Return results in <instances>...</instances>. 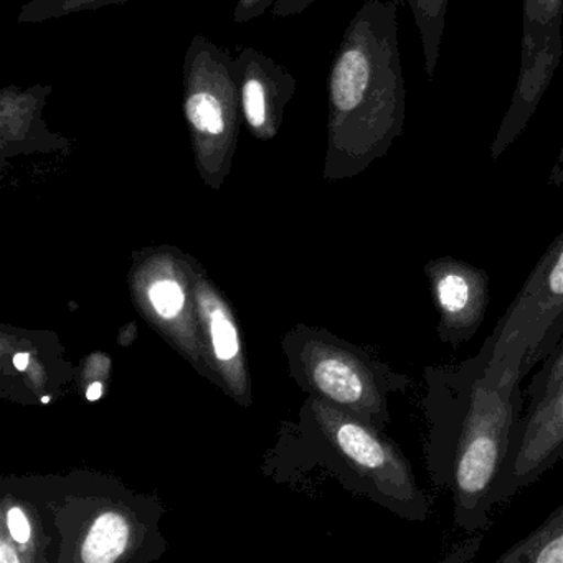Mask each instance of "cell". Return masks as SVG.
Returning <instances> with one entry per match:
<instances>
[{"instance_id":"cell-10","label":"cell","mask_w":563,"mask_h":563,"mask_svg":"<svg viewBox=\"0 0 563 563\" xmlns=\"http://www.w3.org/2000/svg\"><path fill=\"white\" fill-rule=\"evenodd\" d=\"M499 563H563V504L497 559Z\"/></svg>"},{"instance_id":"cell-15","label":"cell","mask_w":563,"mask_h":563,"mask_svg":"<svg viewBox=\"0 0 563 563\" xmlns=\"http://www.w3.org/2000/svg\"><path fill=\"white\" fill-rule=\"evenodd\" d=\"M209 328L217 357L220 361L235 358L240 351L239 334L229 316L222 309H213L209 312Z\"/></svg>"},{"instance_id":"cell-16","label":"cell","mask_w":563,"mask_h":563,"mask_svg":"<svg viewBox=\"0 0 563 563\" xmlns=\"http://www.w3.org/2000/svg\"><path fill=\"white\" fill-rule=\"evenodd\" d=\"M150 298L157 314L167 319L176 318L184 306L183 289L173 279L154 283L150 289Z\"/></svg>"},{"instance_id":"cell-19","label":"cell","mask_w":563,"mask_h":563,"mask_svg":"<svg viewBox=\"0 0 563 563\" xmlns=\"http://www.w3.org/2000/svg\"><path fill=\"white\" fill-rule=\"evenodd\" d=\"M8 523L14 540H18L19 543L29 542V539H31V526H29L27 517L24 516L21 509L14 507V509L9 510Z\"/></svg>"},{"instance_id":"cell-24","label":"cell","mask_w":563,"mask_h":563,"mask_svg":"<svg viewBox=\"0 0 563 563\" xmlns=\"http://www.w3.org/2000/svg\"><path fill=\"white\" fill-rule=\"evenodd\" d=\"M407 2H408V0H407Z\"/></svg>"},{"instance_id":"cell-14","label":"cell","mask_w":563,"mask_h":563,"mask_svg":"<svg viewBox=\"0 0 563 563\" xmlns=\"http://www.w3.org/2000/svg\"><path fill=\"white\" fill-rule=\"evenodd\" d=\"M542 362V367L533 375L527 388V405L539 404L563 388V339Z\"/></svg>"},{"instance_id":"cell-17","label":"cell","mask_w":563,"mask_h":563,"mask_svg":"<svg viewBox=\"0 0 563 563\" xmlns=\"http://www.w3.org/2000/svg\"><path fill=\"white\" fill-rule=\"evenodd\" d=\"M276 0H236L233 8V22L239 25L250 24L273 9Z\"/></svg>"},{"instance_id":"cell-21","label":"cell","mask_w":563,"mask_h":563,"mask_svg":"<svg viewBox=\"0 0 563 563\" xmlns=\"http://www.w3.org/2000/svg\"><path fill=\"white\" fill-rule=\"evenodd\" d=\"M101 395H103V385H101L100 382H95V384H91L90 387H88V391H87L88 400H90V401L100 400Z\"/></svg>"},{"instance_id":"cell-5","label":"cell","mask_w":563,"mask_h":563,"mask_svg":"<svg viewBox=\"0 0 563 563\" xmlns=\"http://www.w3.org/2000/svg\"><path fill=\"white\" fill-rule=\"evenodd\" d=\"M496 344L526 347L523 374L563 339V232L550 243L493 331Z\"/></svg>"},{"instance_id":"cell-23","label":"cell","mask_w":563,"mask_h":563,"mask_svg":"<svg viewBox=\"0 0 563 563\" xmlns=\"http://www.w3.org/2000/svg\"><path fill=\"white\" fill-rule=\"evenodd\" d=\"M42 401H44V404H48V401H51V397H44L42 398Z\"/></svg>"},{"instance_id":"cell-13","label":"cell","mask_w":563,"mask_h":563,"mask_svg":"<svg viewBox=\"0 0 563 563\" xmlns=\"http://www.w3.org/2000/svg\"><path fill=\"white\" fill-rule=\"evenodd\" d=\"M133 0H29L18 15L19 25L44 24L84 12L100 11L111 5H124Z\"/></svg>"},{"instance_id":"cell-12","label":"cell","mask_w":563,"mask_h":563,"mask_svg":"<svg viewBox=\"0 0 563 563\" xmlns=\"http://www.w3.org/2000/svg\"><path fill=\"white\" fill-rule=\"evenodd\" d=\"M423 45L424 70L433 78L443 42L448 0H408Z\"/></svg>"},{"instance_id":"cell-6","label":"cell","mask_w":563,"mask_h":563,"mask_svg":"<svg viewBox=\"0 0 563 563\" xmlns=\"http://www.w3.org/2000/svg\"><path fill=\"white\" fill-rule=\"evenodd\" d=\"M563 460V388L527 405L510 431L494 503L503 506Z\"/></svg>"},{"instance_id":"cell-11","label":"cell","mask_w":563,"mask_h":563,"mask_svg":"<svg viewBox=\"0 0 563 563\" xmlns=\"http://www.w3.org/2000/svg\"><path fill=\"white\" fill-rule=\"evenodd\" d=\"M130 527L118 514L98 517L84 543V560L88 563L114 562L126 549Z\"/></svg>"},{"instance_id":"cell-22","label":"cell","mask_w":563,"mask_h":563,"mask_svg":"<svg viewBox=\"0 0 563 563\" xmlns=\"http://www.w3.org/2000/svg\"><path fill=\"white\" fill-rule=\"evenodd\" d=\"M29 362H31V358H29V354H24V352L14 355V365L19 371H27Z\"/></svg>"},{"instance_id":"cell-18","label":"cell","mask_w":563,"mask_h":563,"mask_svg":"<svg viewBox=\"0 0 563 563\" xmlns=\"http://www.w3.org/2000/svg\"><path fill=\"white\" fill-rule=\"evenodd\" d=\"M318 0H276L272 14L278 19L295 18L308 11Z\"/></svg>"},{"instance_id":"cell-1","label":"cell","mask_w":563,"mask_h":563,"mask_svg":"<svg viewBox=\"0 0 563 563\" xmlns=\"http://www.w3.org/2000/svg\"><path fill=\"white\" fill-rule=\"evenodd\" d=\"M526 354L519 341L499 345L489 335L474 357L424 367L428 473L450 490L454 526L464 532L493 523L497 479L522 413Z\"/></svg>"},{"instance_id":"cell-20","label":"cell","mask_w":563,"mask_h":563,"mask_svg":"<svg viewBox=\"0 0 563 563\" xmlns=\"http://www.w3.org/2000/svg\"><path fill=\"white\" fill-rule=\"evenodd\" d=\"M550 187H562L563 186V146L560 151L559 157H556L555 166H553L552 173L549 176Z\"/></svg>"},{"instance_id":"cell-2","label":"cell","mask_w":563,"mask_h":563,"mask_svg":"<svg viewBox=\"0 0 563 563\" xmlns=\"http://www.w3.org/2000/svg\"><path fill=\"white\" fill-rule=\"evenodd\" d=\"M398 9L400 0H365L342 35L328 75L324 179L358 176L404 133Z\"/></svg>"},{"instance_id":"cell-4","label":"cell","mask_w":563,"mask_h":563,"mask_svg":"<svg viewBox=\"0 0 563 563\" xmlns=\"http://www.w3.org/2000/svg\"><path fill=\"white\" fill-rule=\"evenodd\" d=\"M563 0H523L522 48L512 100L490 146L499 159L523 133L563 57Z\"/></svg>"},{"instance_id":"cell-8","label":"cell","mask_w":563,"mask_h":563,"mask_svg":"<svg viewBox=\"0 0 563 563\" xmlns=\"http://www.w3.org/2000/svg\"><path fill=\"white\" fill-rule=\"evenodd\" d=\"M235 58L243 123L253 140L268 143L282 131L298 81L285 65L258 48L242 47Z\"/></svg>"},{"instance_id":"cell-9","label":"cell","mask_w":563,"mask_h":563,"mask_svg":"<svg viewBox=\"0 0 563 563\" xmlns=\"http://www.w3.org/2000/svg\"><path fill=\"white\" fill-rule=\"evenodd\" d=\"M54 85L29 88L5 85L0 90V163L32 154H70L74 146L64 134L54 133L44 120Z\"/></svg>"},{"instance_id":"cell-7","label":"cell","mask_w":563,"mask_h":563,"mask_svg":"<svg viewBox=\"0 0 563 563\" xmlns=\"http://www.w3.org/2000/svg\"><path fill=\"white\" fill-rule=\"evenodd\" d=\"M437 306L438 338L444 344H466L476 335L489 306V275L464 260L441 256L424 265Z\"/></svg>"},{"instance_id":"cell-3","label":"cell","mask_w":563,"mask_h":563,"mask_svg":"<svg viewBox=\"0 0 563 563\" xmlns=\"http://www.w3.org/2000/svg\"><path fill=\"white\" fill-rule=\"evenodd\" d=\"M183 113L197 173L219 189L232 170L243 113L236 58L196 34L183 64Z\"/></svg>"}]
</instances>
